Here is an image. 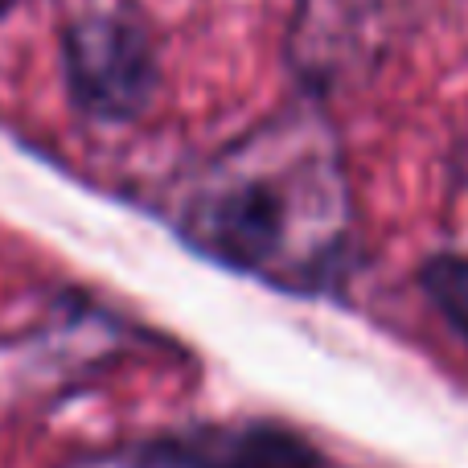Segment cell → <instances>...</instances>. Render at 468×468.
Here are the masks:
<instances>
[{
  "label": "cell",
  "instance_id": "6da1fadb",
  "mask_svg": "<svg viewBox=\"0 0 468 468\" xmlns=\"http://www.w3.org/2000/svg\"><path fill=\"white\" fill-rule=\"evenodd\" d=\"M62 58L74 103L99 120H132L153 99V46L136 25L120 16H95L74 25L66 33Z\"/></svg>",
  "mask_w": 468,
  "mask_h": 468
},
{
  "label": "cell",
  "instance_id": "277c9868",
  "mask_svg": "<svg viewBox=\"0 0 468 468\" xmlns=\"http://www.w3.org/2000/svg\"><path fill=\"white\" fill-rule=\"evenodd\" d=\"M136 468H234V448L230 440H165Z\"/></svg>",
  "mask_w": 468,
  "mask_h": 468
},
{
  "label": "cell",
  "instance_id": "3957f363",
  "mask_svg": "<svg viewBox=\"0 0 468 468\" xmlns=\"http://www.w3.org/2000/svg\"><path fill=\"white\" fill-rule=\"evenodd\" d=\"M423 292L448 324L468 341V259L440 255L423 267Z\"/></svg>",
  "mask_w": 468,
  "mask_h": 468
},
{
  "label": "cell",
  "instance_id": "7a4b0ae2",
  "mask_svg": "<svg viewBox=\"0 0 468 468\" xmlns=\"http://www.w3.org/2000/svg\"><path fill=\"white\" fill-rule=\"evenodd\" d=\"M202 239L214 255L239 267L259 263L271 255L275 239H280V202L259 186L234 189L202 214Z\"/></svg>",
  "mask_w": 468,
  "mask_h": 468
},
{
  "label": "cell",
  "instance_id": "5b68a950",
  "mask_svg": "<svg viewBox=\"0 0 468 468\" xmlns=\"http://www.w3.org/2000/svg\"><path fill=\"white\" fill-rule=\"evenodd\" d=\"M5 8H8V0H0V13H5Z\"/></svg>",
  "mask_w": 468,
  "mask_h": 468
}]
</instances>
